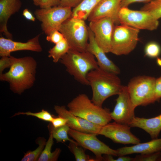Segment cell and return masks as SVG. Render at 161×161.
<instances>
[{"instance_id": "6da1fadb", "label": "cell", "mask_w": 161, "mask_h": 161, "mask_svg": "<svg viewBox=\"0 0 161 161\" xmlns=\"http://www.w3.org/2000/svg\"><path fill=\"white\" fill-rule=\"evenodd\" d=\"M10 57L11 65L10 69L0 75V80L8 82L10 89L20 95L33 86L35 80L37 63L31 56L18 58L11 56Z\"/></svg>"}, {"instance_id": "7a4b0ae2", "label": "cell", "mask_w": 161, "mask_h": 161, "mask_svg": "<svg viewBox=\"0 0 161 161\" xmlns=\"http://www.w3.org/2000/svg\"><path fill=\"white\" fill-rule=\"evenodd\" d=\"M87 78L92 89L91 100L96 105L102 106L104 102L109 97L118 95L122 86L117 75L100 67L90 71Z\"/></svg>"}, {"instance_id": "3957f363", "label": "cell", "mask_w": 161, "mask_h": 161, "mask_svg": "<svg viewBox=\"0 0 161 161\" xmlns=\"http://www.w3.org/2000/svg\"><path fill=\"white\" fill-rule=\"evenodd\" d=\"M68 73L82 84L89 85L88 73L97 68V62L94 56L87 51L80 52L70 48L60 59Z\"/></svg>"}, {"instance_id": "277c9868", "label": "cell", "mask_w": 161, "mask_h": 161, "mask_svg": "<svg viewBox=\"0 0 161 161\" xmlns=\"http://www.w3.org/2000/svg\"><path fill=\"white\" fill-rule=\"evenodd\" d=\"M67 107L74 115L101 127L112 120L109 109L96 105L84 94L76 96L68 103Z\"/></svg>"}, {"instance_id": "5b68a950", "label": "cell", "mask_w": 161, "mask_h": 161, "mask_svg": "<svg viewBox=\"0 0 161 161\" xmlns=\"http://www.w3.org/2000/svg\"><path fill=\"white\" fill-rule=\"evenodd\" d=\"M67 41L70 48L86 51L89 41V27L85 21L71 16L63 22L58 30Z\"/></svg>"}, {"instance_id": "8992f818", "label": "cell", "mask_w": 161, "mask_h": 161, "mask_svg": "<svg viewBox=\"0 0 161 161\" xmlns=\"http://www.w3.org/2000/svg\"><path fill=\"white\" fill-rule=\"evenodd\" d=\"M156 78L146 76H139L132 78L127 86L132 103L136 108L155 102V86Z\"/></svg>"}, {"instance_id": "52a82bcc", "label": "cell", "mask_w": 161, "mask_h": 161, "mask_svg": "<svg viewBox=\"0 0 161 161\" xmlns=\"http://www.w3.org/2000/svg\"><path fill=\"white\" fill-rule=\"evenodd\" d=\"M140 30L126 25L114 26L112 38L110 52L117 55L129 54L136 47Z\"/></svg>"}, {"instance_id": "ba28073f", "label": "cell", "mask_w": 161, "mask_h": 161, "mask_svg": "<svg viewBox=\"0 0 161 161\" xmlns=\"http://www.w3.org/2000/svg\"><path fill=\"white\" fill-rule=\"evenodd\" d=\"M34 14L41 23L42 30L48 35L55 30H58L62 24L71 17L72 10L70 7L58 6L37 9Z\"/></svg>"}, {"instance_id": "9c48e42d", "label": "cell", "mask_w": 161, "mask_h": 161, "mask_svg": "<svg viewBox=\"0 0 161 161\" xmlns=\"http://www.w3.org/2000/svg\"><path fill=\"white\" fill-rule=\"evenodd\" d=\"M120 24L140 30L153 31L159 25L158 20L148 11L134 10L128 7H121L118 13Z\"/></svg>"}, {"instance_id": "30bf717a", "label": "cell", "mask_w": 161, "mask_h": 161, "mask_svg": "<svg viewBox=\"0 0 161 161\" xmlns=\"http://www.w3.org/2000/svg\"><path fill=\"white\" fill-rule=\"evenodd\" d=\"M68 134L79 145L92 152L96 161L103 160V154L117 156V151L99 140L96 134L79 132L70 129Z\"/></svg>"}, {"instance_id": "8fae6325", "label": "cell", "mask_w": 161, "mask_h": 161, "mask_svg": "<svg viewBox=\"0 0 161 161\" xmlns=\"http://www.w3.org/2000/svg\"><path fill=\"white\" fill-rule=\"evenodd\" d=\"M115 25L113 20L109 17L89 21L88 26L94 34L96 43L106 53L110 52Z\"/></svg>"}, {"instance_id": "7c38bea8", "label": "cell", "mask_w": 161, "mask_h": 161, "mask_svg": "<svg viewBox=\"0 0 161 161\" xmlns=\"http://www.w3.org/2000/svg\"><path fill=\"white\" fill-rule=\"evenodd\" d=\"M128 125L114 121L102 126L99 134L111 140L114 142L123 144H136L140 143V139L131 132Z\"/></svg>"}, {"instance_id": "4fadbf2b", "label": "cell", "mask_w": 161, "mask_h": 161, "mask_svg": "<svg viewBox=\"0 0 161 161\" xmlns=\"http://www.w3.org/2000/svg\"><path fill=\"white\" fill-rule=\"evenodd\" d=\"M113 111L110 112L112 119L116 122L129 125L135 116L134 109L131 101L127 86H122Z\"/></svg>"}, {"instance_id": "5bb4252c", "label": "cell", "mask_w": 161, "mask_h": 161, "mask_svg": "<svg viewBox=\"0 0 161 161\" xmlns=\"http://www.w3.org/2000/svg\"><path fill=\"white\" fill-rule=\"evenodd\" d=\"M54 109L58 116L67 120V124L71 129L82 132L99 134L102 127L74 115L64 106L55 105Z\"/></svg>"}, {"instance_id": "9a60e30c", "label": "cell", "mask_w": 161, "mask_h": 161, "mask_svg": "<svg viewBox=\"0 0 161 161\" xmlns=\"http://www.w3.org/2000/svg\"><path fill=\"white\" fill-rule=\"evenodd\" d=\"M38 34L26 42H17L12 39L0 37V56H10L13 52L20 50H29L37 52L42 51V48L40 43Z\"/></svg>"}, {"instance_id": "2e32d148", "label": "cell", "mask_w": 161, "mask_h": 161, "mask_svg": "<svg viewBox=\"0 0 161 161\" xmlns=\"http://www.w3.org/2000/svg\"><path fill=\"white\" fill-rule=\"evenodd\" d=\"M121 1V0H102L92 11L87 19L89 22L109 17L113 20L115 25L120 24L118 13Z\"/></svg>"}, {"instance_id": "e0dca14e", "label": "cell", "mask_w": 161, "mask_h": 161, "mask_svg": "<svg viewBox=\"0 0 161 161\" xmlns=\"http://www.w3.org/2000/svg\"><path fill=\"white\" fill-rule=\"evenodd\" d=\"M89 27V26H88ZM89 38L86 51L95 57L99 67L117 75L120 73L118 67L106 56V53L96 43L93 32L89 27Z\"/></svg>"}, {"instance_id": "ac0fdd59", "label": "cell", "mask_w": 161, "mask_h": 161, "mask_svg": "<svg viewBox=\"0 0 161 161\" xmlns=\"http://www.w3.org/2000/svg\"><path fill=\"white\" fill-rule=\"evenodd\" d=\"M21 5L20 0H0V32L7 38L12 39V35L7 28L8 20L19 11Z\"/></svg>"}, {"instance_id": "d6986e66", "label": "cell", "mask_w": 161, "mask_h": 161, "mask_svg": "<svg viewBox=\"0 0 161 161\" xmlns=\"http://www.w3.org/2000/svg\"><path fill=\"white\" fill-rule=\"evenodd\" d=\"M117 150L118 156L133 154H146L161 152V138L152 139L148 142L140 143L130 146L122 147Z\"/></svg>"}, {"instance_id": "ffe728a7", "label": "cell", "mask_w": 161, "mask_h": 161, "mask_svg": "<svg viewBox=\"0 0 161 161\" xmlns=\"http://www.w3.org/2000/svg\"><path fill=\"white\" fill-rule=\"evenodd\" d=\"M129 125L131 128L137 127L143 129L152 139L158 138L161 131V114L149 118L135 116Z\"/></svg>"}, {"instance_id": "44dd1931", "label": "cell", "mask_w": 161, "mask_h": 161, "mask_svg": "<svg viewBox=\"0 0 161 161\" xmlns=\"http://www.w3.org/2000/svg\"><path fill=\"white\" fill-rule=\"evenodd\" d=\"M102 0H83L72 10V16L85 21L92 11Z\"/></svg>"}, {"instance_id": "7402d4cb", "label": "cell", "mask_w": 161, "mask_h": 161, "mask_svg": "<svg viewBox=\"0 0 161 161\" xmlns=\"http://www.w3.org/2000/svg\"><path fill=\"white\" fill-rule=\"evenodd\" d=\"M53 138L51 134H49V138L46 143L45 147L40 155L38 161H57L61 153V150L60 148H56L52 152V148L53 144Z\"/></svg>"}, {"instance_id": "603a6c76", "label": "cell", "mask_w": 161, "mask_h": 161, "mask_svg": "<svg viewBox=\"0 0 161 161\" xmlns=\"http://www.w3.org/2000/svg\"><path fill=\"white\" fill-rule=\"evenodd\" d=\"M49 134H51L57 143L64 142L66 141L76 142V141L70 139L68 137V132L70 129L69 126L66 125L58 128L54 127L50 123L48 126Z\"/></svg>"}, {"instance_id": "cb8c5ba5", "label": "cell", "mask_w": 161, "mask_h": 161, "mask_svg": "<svg viewBox=\"0 0 161 161\" xmlns=\"http://www.w3.org/2000/svg\"><path fill=\"white\" fill-rule=\"evenodd\" d=\"M70 48L69 43L64 38L49 50L48 57L52 58L54 62L56 63L68 52Z\"/></svg>"}, {"instance_id": "d4e9b609", "label": "cell", "mask_w": 161, "mask_h": 161, "mask_svg": "<svg viewBox=\"0 0 161 161\" xmlns=\"http://www.w3.org/2000/svg\"><path fill=\"white\" fill-rule=\"evenodd\" d=\"M36 142L38 145V147L33 151H29L25 153L21 161H38L45 147L46 142V139L42 137L38 138L36 140Z\"/></svg>"}, {"instance_id": "484cf974", "label": "cell", "mask_w": 161, "mask_h": 161, "mask_svg": "<svg viewBox=\"0 0 161 161\" xmlns=\"http://www.w3.org/2000/svg\"><path fill=\"white\" fill-rule=\"evenodd\" d=\"M77 142H69L68 148L75 156L76 161H94L95 159L92 158L86 154L85 151Z\"/></svg>"}, {"instance_id": "4316f807", "label": "cell", "mask_w": 161, "mask_h": 161, "mask_svg": "<svg viewBox=\"0 0 161 161\" xmlns=\"http://www.w3.org/2000/svg\"><path fill=\"white\" fill-rule=\"evenodd\" d=\"M140 10L148 12L158 20L161 18V0H153L145 4Z\"/></svg>"}, {"instance_id": "83f0119b", "label": "cell", "mask_w": 161, "mask_h": 161, "mask_svg": "<svg viewBox=\"0 0 161 161\" xmlns=\"http://www.w3.org/2000/svg\"><path fill=\"white\" fill-rule=\"evenodd\" d=\"M145 56L151 58H157L161 53V47L155 41H151L147 43L144 48Z\"/></svg>"}, {"instance_id": "f1b7e54d", "label": "cell", "mask_w": 161, "mask_h": 161, "mask_svg": "<svg viewBox=\"0 0 161 161\" xmlns=\"http://www.w3.org/2000/svg\"><path fill=\"white\" fill-rule=\"evenodd\" d=\"M20 115H26L35 117L38 119L46 121L51 122L53 117L47 111L42 109L41 112L33 113L30 112H18L15 114L13 117Z\"/></svg>"}, {"instance_id": "f546056e", "label": "cell", "mask_w": 161, "mask_h": 161, "mask_svg": "<svg viewBox=\"0 0 161 161\" xmlns=\"http://www.w3.org/2000/svg\"><path fill=\"white\" fill-rule=\"evenodd\" d=\"M161 152L155 153L140 154L134 157V161H160Z\"/></svg>"}, {"instance_id": "4dcf8cb0", "label": "cell", "mask_w": 161, "mask_h": 161, "mask_svg": "<svg viewBox=\"0 0 161 161\" xmlns=\"http://www.w3.org/2000/svg\"><path fill=\"white\" fill-rule=\"evenodd\" d=\"M64 38L63 34L59 31L56 30L47 35L46 39L49 42L56 44L61 41Z\"/></svg>"}, {"instance_id": "1f68e13d", "label": "cell", "mask_w": 161, "mask_h": 161, "mask_svg": "<svg viewBox=\"0 0 161 161\" xmlns=\"http://www.w3.org/2000/svg\"><path fill=\"white\" fill-rule=\"evenodd\" d=\"M83 0H61L58 6L75 8L78 6Z\"/></svg>"}, {"instance_id": "d6a6232c", "label": "cell", "mask_w": 161, "mask_h": 161, "mask_svg": "<svg viewBox=\"0 0 161 161\" xmlns=\"http://www.w3.org/2000/svg\"><path fill=\"white\" fill-rule=\"evenodd\" d=\"M103 157V160L106 161H134V158L129 156H118L116 159H114L112 155H105Z\"/></svg>"}, {"instance_id": "836d02e7", "label": "cell", "mask_w": 161, "mask_h": 161, "mask_svg": "<svg viewBox=\"0 0 161 161\" xmlns=\"http://www.w3.org/2000/svg\"><path fill=\"white\" fill-rule=\"evenodd\" d=\"M10 56L1 57L0 59V75L3 73V71L5 69L10 67L11 65V60Z\"/></svg>"}, {"instance_id": "e575fe53", "label": "cell", "mask_w": 161, "mask_h": 161, "mask_svg": "<svg viewBox=\"0 0 161 161\" xmlns=\"http://www.w3.org/2000/svg\"><path fill=\"white\" fill-rule=\"evenodd\" d=\"M61 0H41L40 8H45L58 6Z\"/></svg>"}, {"instance_id": "d590c367", "label": "cell", "mask_w": 161, "mask_h": 161, "mask_svg": "<svg viewBox=\"0 0 161 161\" xmlns=\"http://www.w3.org/2000/svg\"><path fill=\"white\" fill-rule=\"evenodd\" d=\"M67 121L66 118L58 116V117H53L50 123L54 127L58 128L66 125Z\"/></svg>"}, {"instance_id": "8d00e7d4", "label": "cell", "mask_w": 161, "mask_h": 161, "mask_svg": "<svg viewBox=\"0 0 161 161\" xmlns=\"http://www.w3.org/2000/svg\"><path fill=\"white\" fill-rule=\"evenodd\" d=\"M155 95L156 101H159L161 98V75L156 79Z\"/></svg>"}, {"instance_id": "74e56055", "label": "cell", "mask_w": 161, "mask_h": 161, "mask_svg": "<svg viewBox=\"0 0 161 161\" xmlns=\"http://www.w3.org/2000/svg\"><path fill=\"white\" fill-rule=\"evenodd\" d=\"M152 0H121V8L128 7L130 4L135 2H143L146 4Z\"/></svg>"}, {"instance_id": "f35d334b", "label": "cell", "mask_w": 161, "mask_h": 161, "mask_svg": "<svg viewBox=\"0 0 161 161\" xmlns=\"http://www.w3.org/2000/svg\"><path fill=\"white\" fill-rule=\"evenodd\" d=\"M22 15L27 20L32 21H34L35 20V18L27 8L23 10Z\"/></svg>"}, {"instance_id": "ab89813d", "label": "cell", "mask_w": 161, "mask_h": 161, "mask_svg": "<svg viewBox=\"0 0 161 161\" xmlns=\"http://www.w3.org/2000/svg\"><path fill=\"white\" fill-rule=\"evenodd\" d=\"M34 5L36 6H40L41 4V0H32Z\"/></svg>"}, {"instance_id": "60d3db41", "label": "cell", "mask_w": 161, "mask_h": 161, "mask_svg": "<svg viewBox=\"0 0 161 161\" xmlns=\"http://www.w3.org/2000/svg\"><path fill=\"white\" fill-rule=\"evenodd\" d=\"M156 61L158 65L161 67V58L159 57L157 58Z\"/></svg>"}]
</instances>
